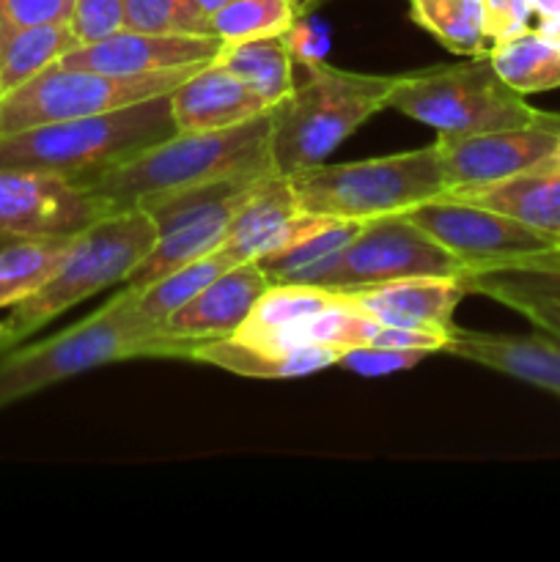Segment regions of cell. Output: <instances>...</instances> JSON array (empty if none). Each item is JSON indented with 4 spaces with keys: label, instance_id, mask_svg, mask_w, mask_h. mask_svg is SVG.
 Segmentation results:
<instances>
[{
    "label": "cell",
    "instance_id": "19",
    "mask_svg": "<svg viewBox=\"0 0 560 562\" xmlns=\"http://www.w3.org/2000/svg\"><path fill=\"white\" fill-rule=\"evenodd\" d=\"M439 198L475 203V206L519 220L544 234L560 236V165L549 157L536 168L522 170L508 179L464 187V190H445Z\"/></svg>",
    "mask_w": 560,
    "mask_h": 562
},
{
    "label": "cell",
    "instance_id": "35",
    "mask_svg": "<svg viewBox=\"0 0 560 562\" xmlns=\"http://www.w3.org/2000/svg\"><path fill=\"white\" fill-rule=\"evenodd\" d=\"M483 3V27L489 42L497 44L511 36H519L530 27L533 5L530 0H481Z\"/></svg>",
    "mask_w": 560,
    "mask_h": 562
},
{
    "label": "cell",
    "instance_id": "5",
    "mask_svg": "<svg viewBox=\"0 0 560 562\" xmlns=\"http://www.w3.org/2000/svg\"><path fill=\"white\" fill-rule=\"evenodd\" d=\"M157 236V223L141 206L115 209L88 225L71 239L69 252L53 278L36 294L11 307V316L5 318L9 349L25 344L33 333L47 327L53 318L80 305L82 300H91L93 294L115 283H126L143 258L152 252Z\"/></svg>",
    "mask_w": 560,
    "mask_h": 562
},
{
    "label": "cell",
    "instance_id": "23",
    "mask_svg": "<svg viewBox=\"0 0 560 562\" xmlns=\"http://www.w3.org/2000/svg\"><path fill=\"white\" fill-rule=\"evenodd\" d=\"M357 220H322L289 247L258 258L269 283H313L360 234Z\"/></svg>",
    "mask_w": 560,
    "mask_h": 562
},
{
    "label": "cell",
    "instance_id": "36",
    "mask_svg": "<svg viewBox=\"0 0 560 562\" xmlns=\"http://www.w3.org/2000/svg\"><path fill=\"white\" fill-rule=\"evenodd\" d=\"M500 305L511 307L519 316H525L533 327H538L541 333L555 335L560 338V302L555 300H536V296H508Z\"/></svg>",
    "mask_w": 560,
    "mask_h": 562
},
{
    "label": "cell",
    "instance_id": "24",
    "mask_svg": "<svg viewBox=\"0 0 560 562\" xmlns=\"http://www.w3.org/2000/svg\"><path fill=\"white\" fill-rule=\"evenodd\" d=\"M456 280L467 294H483L494 302H503L508 296L560 302V247L505 263V267L467 269Z\"/></svg>",
    "mask_w": 560,
    "mask_h": 562
},
{
    "label": "cell",
    "instance_id": "22",
    "mask_svg": "<svg viewBox=\"0 0 560 562\" xmlns=\"http://www.w3.org/2000/svg\"><path fill=\"white\" fill-rule=\"evenodd\" d=\"M214 60L234 77H239L269 110L294 91V53H291L285 36L223 44Z\"/></svg>",
    "mask_w": 560,
    "mask_h": 562
},
{
    "label": "cell",
    "instance_id": "18",
    "mask_svg": "<svg viewBox=\"0 0 560 562\" xmlns=\"http://www.w3.org/2000/svg\"><path fill=\"white\" fill-rule=\"evenodd\" d=\"M264 113H269L267 104L217 60L170 91V119L176 132L225 130Z\"/></svg>",
    "mask_w": 560,
    "mask_h": 562
},
{
    "label": "cell",
    "instance_id": "29",
    "mask_svg": "<svg viewBox=\"0 0 560 562\" xmlns=\"http://www.w3.org/2000/svg\"><path fill=\"white\" fill-rule=\"evenodd\" d=\"M410 16L453 55H486L481 0H410Z\"/></svg>",
    "mask_w": 560,
    "mask_h": 562
},
{
    "label": "cell",
    "instance_id": "39",
    "mask_svg": "<svg viewBox=\"0 0 560 562\" xmlns=\"http://www.w3.org/2000/svg\"><path fill=\"white\" fill-rule=\"evenodd\" d=\"M324 3H329V0H296V9H300V20H305L311 11H316L318 5H324Z\"/></svg>",
    "mask_w": 560,
    "mask_h": 562
},
{
    "label": "cell",
    "instance_id": "31",
    "mask_svg": "<svg viewBox=\"0 0 560 562\" xmlns=\"http://www.w3.org/2000/svg\"><path fill=\"white\" fill-rule=\"evenodd\" d=\"M126 27L168 36H214L212 16L195 0H126Z\"/></svg>",
    "mask_w": 560,
    "mask_h": 562
},
{
    "label": "cell",
    "instance_id": "15",
    "mask_svg": "<svg viewBox=\"0 0 560 562\" xmlns=\"http://www.w3.org/2000/svg\"><path fill=\"white\" fill-rule=\"evenodd\" d=\"M349 296L366 316L390 327L448 335L453 329L456 307L461 305L467 291L456 278L423 274V278L366 285L349 291Z\"/></svg>",
    "mask_w": 560,
    "mask_h": 562
},
{
    "label": "cell",
    "instance_id": "4",
    "mask_svg": "<svg viewBox=\"0 0 560 562\" xmlns=\"http://www.w3.org/2000/svg\"><path fill=\"white\" fill-rule=\"evenodd\" d=\"M173 132L170 93H165L110 113L0 135V168L42 170L88 184Z\"/></svg>",
    "mask_w": 560,
    "mask_h": 562
},
{
    "label": "cell",
    "instance_id": "11",
    "mask_svg": "<svg viewBox=\"0 0 560 562\" xmlns=\"http://www.w3.org/2000/svg\"><path fill=\"white\" fill-rule=\"evenodd\" d=\"M110 212L104 198L64 176L0 168V245L77 236Z\"/></svg>",
    "mask_w": 560,
    "mask_h": 562
},
{
    "label": "cell",
    "instance_id": "21",
    "mask_svg": "<svg viewBox=\"0 0 560 562\" xmlns=\"http://www.w3.org/2000/svg\"><path fill=\"white\" fill-rule=\"evenodd\" d=\"M346 300H349L346 291L327 289V285L272 283L231 338L242 340V344L261 346L272 340L275 335L291 329L294 324L305 322V318L316 316V313L327 311V307L340 305Z\"/></svg>",
    "mask_w": 560,
    "mask_h": 562
},
{
    "label": "cell",
    "instance_id": "28",
    "mask_svg": "<svg viewBox=\"0 0 560 562\" xmlns=\"http://www.w3.org/2000/svg\"><path fill=\"white\" fill-rule=\"evenodd\" d=\"M71 47H77V42L69 22L20 27V31L5 33L0 38V97L53 66Z\"/></svg>",
    "mask_w": 560,
    "mask_h": 562
},
{
    "label": "cell",
    "instance_id": "2",
    "mask_svg": "<svg viewBox=\"0 0 560 562\" xmlns=\"http://www.w3.org/2000/svg\"><path fill=\"white\" fill-rule=\"evenodd\" d=\"M272 115L209 132H173L88 181L113 209L247 173H272Z\"/></svg>",
    "mask_w": 560,
    "mask_h": 562
},
{
    "label": "cell",
    "instance_id": "12",
    "mask_svg": "<svg viewBox=\"0 0 560 562\" xmlns=\"http://www.w3.org/2000/svg\"><path fill=\"white\" fill-rule=\"evenodd\" d=\"M560 132V113H549L536 124L516 130L478 132V135L437 137L448 190L492 184L522 170L536 168L555 151Z\"/></svg>",
    "mask_w": 560,
    "mask_h": 562
},
{
    "label": "cell",
    "instance_id": "7",
    "mask_svg": "<svg viewBox=\"0 0 560 562\" xmlns=\"http://www.w3.org/2000/svg\"><path fill=\"white\" fill-rule=\"evenodd\" d=\"M390 108L432 126L439 137L516 130L549 115L505 86L489 55H467L456 64L399 75Z\"/></svg>",
    "mask_w": 560,
    "mask_h": 562
},
{
    "label": "cell",
    "instance_id": "38",
    "mask_svg": "<svg viewBox=\"0 0 560 562\" xmlns=\"http://www.w3.org/2000/svg\"><path fill=\"white\" fill-rule=\"evenodd\" d=\"M536 31L541 33L552 47L560 49V20H538Z\"/></svg>",
    "mask_w": 560,
    "mask_h": 562
},
{
    "label": "cell",
    "instance_id": "13",
    "mask_svg": "<svg viewBox=\"0 0 560 562\" xmlns=\"http://www.w3.org/2000/svg\"><path fill=\"white\" fill-rule=\"evenodd\" d=\"M217 36H176V33H143L124 27L108 38L77 44L55 64L66 69H88L102 75H152V71L179 69L190 64H209L217 58Z\"/></svg>",
    "mask_w": 560,
    "mask_h": 562
},
{
    "label": "cell",
    "instance_id": "16",
    "mask_svg": "<svg viewBox=\"0 0 560 562\" xmlns=\"http://www.w3.org/2000/svg\"><path fill=\"white\" fill-rule=\"evenodd\" d=\"M443 351L560 395V338L549 333L497 335L453 324Z\"/></svg>",
    "mask_w": 560,
    "mask_h": 562
},
{
    "label": "cell",
    "instance_id": "34",
    "mask_svg": "<svg viewBox=\"0 0 560 562\" xmlns=\"http://www.w3.org/2000/svg\"><path fill=\"white\" fill-rule=\"evenodd\" d=\"M75 0H0V38L33 25L69 22Z\"/></svg>",
    "mask_w": 560,
    "mask_h": 562
},
{
    "label": "cell",
    "instance_id": "17",
    "mask_svg": "<svg viewBox=\"0 0 560 562\" xmlns=\"http://www.w3.org/2000/svg\"><path fill=\"white\" fill-rule=\"evenodd\" d=\"M269 285L272 283L258 261L236 263L217 280H212L206 289L198 291L184 307H179L163 324V329L201 340L234 335Z\"/></svg>",
    "mask_w": 560,
    "mask_h": 562
},
{
    "label": "cell",
    "instance_id": "27",
    "mask_svg": "<svg viewBox=\"0 0 560 562\" xmlns=\"http://www.w3.org/2000/svg\"><path fill=\"white\" fill-rule=\"evenodd\" d=\"M75 236L14 239L0 245V311L36 294L69 252Z\"/></svg>",
    "mask_w": 560,
    "mask_h": 562
},
{
    "label": "cell",
    "instance_id": "6",
    "mask_svg": "<svg viewBox=\"0 0 560 562\" xmlns=\"http://www.w3.org/2000/svg\"><path fill=\"white\" fill-rule=\"evenodd\" d=\"M289 179L302 214L357 223L401 214L448 190L437 140L388 157L316 165Z\"/></svg>",
    "mask_w": 560,
    "mask_h": 562
},
{
    "label": "cell",
    "instance_id": "1",
    "mask_svg": "<svg viewBox=\"0 0 560 562\" xmlns=\"http://www.w3.org/2000/svg\"><path fill=\"white\" fill-rule=\"evenodd\" d=\"M201 338H184L163 327L143 324L132 311V289L110 296L82 322L60 329L38 344L14 346L0 355V412L53 384L75 379L93 368L141 357L187 360Z\"/></svg>",
    "mask_w": 560,
    "mask_h": 562
},
{
    "label": "cell",
    "instance_id": "14",
    "mask_svg": "<svg viewBox=\"0 0 560 562\" xmlns=\"http://www.w3.org/2000/svg\"><path fill=\"white\" fill-rule=\"evenodd\" d=\"M322 220L327 217L300 212L289 176L269 173L239 209L220 250L234 263L258 261L289 247Z\"/></svg>",
    "mask_w": 560,
    "mask_h": 562
},
{
    "label": "cell",
    "instance_id": "3",
    "mask_svg": "<svg viewBox=\"0 0 560 562\" xmlns=\"http://www.w3.org/2000/svg\"><path fill=\"white\" fill-rule=\"evenodd\" d=\"M300 66L294 91L269 110L272 165L283 176L324 165L346 137L390 108V93L399 80V75L338 69L324 58Z\"/></svg>",
    "mask_w": 560,
    "mask_h": 562
},
{
    "label": "cell",
    "instance_id": "9",
    "mask_svg": "<svg viewBox=\"0 0 560 562\" xmlns=\"http://www.w3.org/2000/svg\"><path fill=\"white\" fill-rule=\"evenodd\" d=\"M464 272L450 252L401 214H388L362 223L351 245L313 280L338 291L366 289L404 278H459Z\"/></svg>",
    "mask_w": 560,
    "mask_h": 562
},
{
    "label": "cell",
    "instance_id": "41",
    "mask_svg": "<svg viewBox=\"0 0 560 562\" xmlns=\"http://www.w3.org/2000/svg\"><path fill=\"white\" fill-rule=\"evenodd\" d=\"M549 159H555V162L560 165V132H558V143H555V151L549 154Z\"/></svg>",
    "mask_w": 560,
    "mask_h": 562
},
{
    "label": "cell",
    "instance_id": "8",
    "mask_svg": "<svg viewBox=\"0 0 560 562\" xmlns=\"http://www.w3.org/2000/svg\"><path fill=\"white\" fill-rule=\"evenodd\" d=\"M203 66L206 64L121 77L88 69H66V66L53 64L22 82L20 88L0 97V135L55 124V121L110 113V110L130 108V104L146 102V99L165 97Z\"/></svg>",
    "mask_w": 560,
    "mask_h": 562
},
{
    "label": "cell",
    "instance_id": "40",
    "mask_svg": "<svg viewBox=\"0 0 560 562\" xmlns=\"http://www.w3.org/2000/svg\"><path fill=\"white\" fill-rule=\"evenodd\" d=\"M9 349V322H0V355Z\"/></svg>",
    "mask_w": 560,
    "mask_h": 562
},
{
    "label": "cell",
    "instance_id": "33",
    "mask_svg": "<svg viewBox=\"0 0 560 562\" xmlns=\"http://www.w3.org/2000/svg\"><path fill=\"white\" fill-rule=\"evenodd\" d=\"M69 27L77 44L113 36L126 27V0H75Z\"/></svg>",
    "mask_w": 560,
    "mask_h": 562
},
{
    "label": "cell",
    "instance_id": "25",
    "mask_svg": "<svg viewBox=\"0 0 560 562\" xmlns=\"http://www.w3.org/2000/svg\"><path fill=\"white\" fill-rule=\"evenodd\" d=\"M231 267H236V263L217 247V250L206 252V256L195 258V261L184 263V267L152 280V283L143 285V289H132V311H135V316L141 318L143 324L163 327L179 307H184L198 291L206 289L212 280H217L220 274L228 272ZM126 289H130V285H126Z\"/></svg>",
    "mask_w": 560,
    "mask_h": 562
},
{
    "label": "cell",
    "instance_id": "37",
    "mask_svg": "<svg viewBox=\"0 0 560 562\" xmlns=\"http://www.w3.org/2000/svg\"><path fill=\"white\" fill-rule=\"evenodd\" d=\"M538 20H560V0H530Z\"/></svg>",
    "mask_w": 560,
    "mask_h": 562
},
{
    "label": "cell",
    "instance_id": "26",
    "mask_svg": "<svg viewBox=\"0 0 560 562\" xmlns=\"http://www.w3.org/2000/svg\"><path fill=\"white\" fill-rule=\"evenodd\" d=\"M486 55L500 80L522 97L560 88V49L552 47L536 27L492 44Z\"/></svg>",
    "mask_w": 560,
    "mask_h": 562
},
{
    "label": "cell",
    "instance_id": "30",
    "mask_svg": "<svg viewBox=\"0 0 560 562\" xmlns=\"http://www.w3.org/2000/svg\"><path fill=\"white\" fill-rule=\"evenodd\" d=\"M300 20L296 0H231L212 14V33L223 44L285 36Z\"/></svg>",
    "mask_w": 560,
    "mask_h": 562
},
{
    "label": "cell",
    "instance_id": "32",
    "mask_svg": "<svg viewBox=\"0 0 560 562\" xmlns=\"http://www.w3.org/2000/svg\"><path fill=\"white\" fill-rule=\"evenodd\" d=\"M432 351L426 349H399V346H351L344 349L338 366L344 371L360 373V376H388V373L410 371L421 366Z\"/></svg>",
    "mask_w": 560,
    "mask_h": 562
},
{
    "label": "cell",
    "instance_id": "10",
    "mask_svg": "<svg viewBox=\"0 0 560 562\" xmlns=\"http://www.w3.org/2000/svg\"><path fill=\"white\" fill-rule=\"evenodd\" d=\"M401 217L432 236L461 269H492L560 247V236L544 234L514 217L475 203L434 198L401 212Z\"/></svg>",
    "mask_w": 560,
    "mask_h": 562
},
{
    "label": "cell",
    "instance_id": "20",
    "mask_svg": "<svg viewBox=\"0 0 560 562\" xmlns=\"http://www.w3.org/2000/svg\"><path fill=\"white\" fill-rule=\"evenodd\" d=\"M340 355H344V349H338V346H302V349L272 355V351L256 349V346L225 335V338L198 340L187 360L214 366L220 371L247 379H296L338 366Z\"/></svg>",
    "mask_w": 560,
    "mask_h": 562
}]
</instances>
